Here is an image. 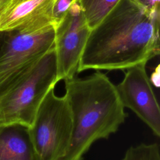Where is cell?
Here are the masks:
<instances>
[{"label":"cell","instance_id":"6da1fadb","mask_svg":"<svg viewBox=\"0 0 160 160\" xmlns=\"http://www.w3.org/2000/svg\"><path fill=\"white\" fill-rule=\"evenodd\" d=\"M159 6L149 9L138 0H120L91 29L78 73L126 70L159 54Z\"/></svg>","mask_w":160,"mask_h":160},{"label":"cell","instance_id":"7a4b0ae2","mask_svg":"<svg viewBox=\"0 0 160 160\" xmlns=\"http://www.w3.org/2000/svg\"><path fill=\"white\" fill-rule=\"evenodd\" d=\"M72 119V133L65 160H82L95 141L108 139L128 115L116 85L100 71L64 81Z\"/></svg>","mask_w":160,"mask_h":160},{"label":"cell","instance_id":"3957f363","mask_svg":"<svg viewBox=\"0 0 160 160\" xmlns=\"http://www.w3.org/2000/svg\"><path fill=\"white\" fill-rule=\"evenodd\" d=\"M54 46L14 78L0 94V126L29 128L43 99L56 81Z\"/></svg>","mask_w":160,"mask_h":160},{"label":"cell","instance_id":"277c9868","mask_svg":"<svg viewBox=\"0 0 160 160\" xmlns=\"http://www.w3.org/2000/svg\"><path fill=\"white\" fill-rule=\"evenodd\" d=\"M52 87L36 112L29 132L36 160H65L72 133V119L66 96Z\"/></svg>","mask_w":160,"mask_h":160},{"label":"cell","instance_id":"5b68a950","mask_svg":"<svg viewBox=\"0 0 160 160\" xmlns=\"http://www.w3.org/2000/svg\"><path fill=\"white\" fill-rule=\"evenodd\" d=\"M55 25L4 32L0 48V94L19 74L54 47Z\"/></svg>","mask_w":160,"mask_h":160},{"label":"cell","instance_id":"8992f818","mask_svg":"<svg viewBox=\"0 0 160 160\" xmlns=\"http://www.w3.org/2000/svg\"><path fill=\"white\" fill-rule=\"evenodd\" d=\"M90 31L78 0H76L55 25L54 46L56 55L57 82L76 76Z\"/></svg>","mask_w":160,"mask_h":160},{"label":"cell","instance_id":"52a82bcc","mask_svg":"<svg viewBox=\"0 0 160 160\" xmlns=\"http://www.w3.org/2000/svg\"><path fill=\"white\" fill-rule=\"evenodd\" d=\"M116 87L124 108L130 109L154 135L159 137L160 108L146 64H138L126 69L123 79Z\"/></svg>","mask_w":160,"mask_h":160},{"label":"cell","instance_id":"ba28073f","mask_svg":"<svg viewBox=\"0 0 160 160\" xmlns=\"http://www.w3.org/2000/svg\"><path fill=\"white\" fill-rule=\"evenodd\" d=\"M54 0H11L0 11V32L38 30L56 25Z\"/></svg>","mask_w":160,"mask_h":160},{"label":"cell","instance_id":"9c48e42d","mask_svg":"<svg viewBox=\"0 0 160 160\" xmlns=\"http://www.w3.org/2000/svg\"><path fill=\"white\" fill-rule=\"evenodd\" d=\"M0 160H36L29 128L0 126Z\"/></svg>","mask_w":160,"mask_h":160},{"label":"cell","instance_id":"30bf717a","mask_svg":"<svg viewBox=\"0 0 160 160\" xmlns=\"http://www.w3.org/2000/svg\"><path fill=\"white\" fill-rule=\"evenodd\" d=\"M120 0H78L88 26L96 27Z\"/></svg>","mask_w":160,"mask_h":160},{"label":"cell","instance_id":"8fae6325","mask_svg":"<svg viewBox=\"0 0 160 160\" xmlns=\"http://www.w3.org/2000/svg\"><path fill=\"white\" fill-rule=\"evenodd\" d=\"M121 160H160L159 145L153 142L131 146Z\"/></svg>","mask_w":160,"mask_h":160},{"label":"cell","instance_id":"7c38bea8","mask_svg":"<svg viewBox=\"0 0 160 160\" xmlns=\"http://www.w3.org/2000/svg\"><path fill=\"white\" fill-rule=\"evenodd\" d=\"M76 0H54L52 15L56 24L64 17L70 6Z\"/></svg>","mask_w":160,"mask_h":160},{"label":"cell","instance_id":"4fadbf2b","mask_svg":"<svg viewBox=\"0 0 160 160\" xmlns=\"http://www.w3.org/2000/svg\"><path fill=\"white\" fill-rule=\"evenodd\" d=\"M141 4H142L144 6H145L146 8L151 9L157 6H159L160 5H157V6H154L152 2V0H138Z\"/></svg>","mask_w":160,"mask_h":160},{"label":"cell","instance_id":"5bb4252c","mask_svg":"<svg viewBox=\"0 0 160 160\" xmlns=\"http://www.w3.org/2000/svg\"><path fill=\"white\" fill-rule=\"evenodd\" d=\"M11 0H0V11Z\"/></svg>","mask_w":160,"mask_h":160},{"label":"cell","instance_id":"9a60e30c","mask_svg":"<svg viewBox=\"0 0 160 160\" xmlns=\"http://www.w3.org/2000/svg\"><path fill=\"white\" fill-rule=\"evenodd\" d=\"M4 38V32H0V48L2 44Z\"/></svg>","mask_w":160,"mask_h":160},{"label":"cell","instance_id":"2e32d148","mask_svg":"<svg viewBox=\"0 0 160 160\" xmlns=\"http://www.w3.org/2000/svg\"><path fill=\"white\" fill-rule=\"evenodd\" d=\"M152 2L153 3V4L154 6H157V5H160L159 2H160V0H152Z\"/></svg>","mask_w":160,"mask_h":160}]
</instances>
